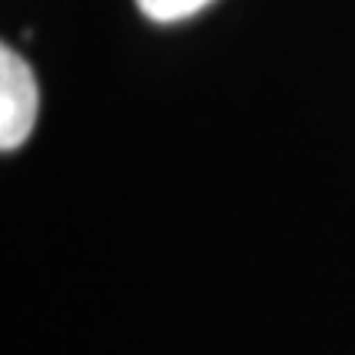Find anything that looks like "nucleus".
Returning a JSON list of instances; mask_svg holds the SVG:
<instances>
[{"instance_id": "nucleus-1", "label": "nucleus", "mask_w": 355, "mask_h": 355, "mask_svg": "<svg viewBox=\"0 0 355 355\" xmlns=\"http://www.w3.org/2000/svg\"><path fill=\"white\" fill-rule=\"evenodd\" d=\"M40 112L37 76L24 56L10 46L0 50V148L13 152L33 132Z\"/></svg>"}, {"instance_id": "nucleus-2", "label": "nucleus", "mask_w": 355, "mask_h": 355, "mask_svg": "<svg viewBox=\"0 0 355 355\" xmlns=\"http://www.w3.org/2000/svg\"><path fill=\"white\" fill-rule=\"evenodd\" d=\"M139 10L155 20V24H178V20H188L198 10H204L207 3L214 0H135Z\"/></svg>"}]
</instances>
